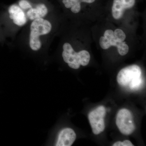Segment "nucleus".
Listing matches in <instances>:
<instances>
[{"instance_id":"nucleus-3","label":"nucleus","mask_w":146,"mask_h":146,"mask_svg":"<svg viewBox=\"0 0 146 146\" xmlns=\"http://www.w3.org/2000/svg\"><path fill=\"white\" fill-rule=\"evenodd\" d=\"M52 29L51 24L46 20L41 18L33 21L31 25L29 45L35 51L39 50L42 46L39 36L46 35L50 32Z\"/></svg>"},{"instance_id":"nucleus-13","label":"nucleus","mask_w":146,"mask_h":146,"mask_svg":"<svg viewBox=\"0 0 146 146\" xmlns=\"http://www.w3.org/2000/svg\"><path fill=\"white\" fill-rule=\"evenodd\" d=\"M96 0H80L81 3L87 4H91L96 2Z\"/></svg>"},{"instance_id":"nucleus-15","label":"nucleus","mask_w":146,"mask_h":146,"mask_svg":"<svg viewBox=\"0 0 146 146\" xmlns=\"http://www.w3.org/2000/svg\"><path fill=\"white\" fill-rule=\"evenodd\" d=\"M113 146H125L123 142H121V141H118L116 142L113 144Z\"/></svg>"},{"instance_id":"nucleus-5","label":"nucleus","mask_w":146,"mask_h":146,"mask_svg":"<svg viewBox=\"0 0 146 146\" xmlns=\"http://www.w3.org/2000/svg\"><path fill=\"white\" fill-rule=\"evenodd\" d=\"M136 0H113L111 7L112 17L115 20L122 18L125 11L133 8Z\"/></svg>"},{"instance_id":"nucleus-11","label":"nucleus","mask_w":146,"mask_h":146,"mask_svg":"<svg viewBox=\"0 0 146 146\" xmlns=\"http://www.w3.org/2000/svg\"><path fill=\"white\" fill-rule=\"evenodd\" d=\"M18 6L23 10H28L32 7L31 3L28 0H20Z\"/></svg>"},{"instance_id":"nucleus-2","label":"nucleus","mask_w":146,"mask_h":146,"mask_svg":"<svg viewBox=\"0 0 146 146\" xmlns=\"http://www.w3.org/2000/svg\"><path fill=\"white\" fill-rule=\"evenodd\" d=\"M62 57L65 63L73 69H78L80 65L86 66L89 64L91 56L86 50L76 52L70 43L66 42L63 46Z\"/></svg>"},{"instance_id":"nucleus-10","label":"nucleus","mask_w":146,"mask_h":146,"mask_svg":"<svg viewBox=\"0 0 146 146\" xmlns=\"http://www.w3.org/2000/svg\"><path fill=\"white\" fill-rule=\"evenodd\" d=\"M143 83V79L142 77L134 79L132 80L129 84V88L131 90H135L138 89L141 86Z\"/></svg>"},{"instance_id":"nucleus-4","label":"nucleus","mask_w":146,"mask_h":146,"mask_svg":"<svg viewBox=\"0 0 146 146\" xmlns=\"http://www.w3.org/2000/svg\"><path fill=\"white\" fill-rule=\"evenodd\" d=\"M142 77V71L138 65H133L121 69L117 76V81L121 86H126L134 79Z\"/></svg>"},{"instance_id":"nucleus-9","label":"nucleus","mask_w":146,"mask_h":146,"mask_svg":"<svg viewBox=\"0 0 146 146\" xmlns=\"http://www.w3.org/2000/svg\"><path fill=\"white\" fill-rule=\"evenodd\" d=\"M62 2L65 8L69 9L74 13L80 12L82 9V3L80 0H62Z\"/></svg>"},{"instance_id":"nucleus-12","label":"nucleus","mask_w":146,"mask_h":146,"mask_svg":"<svg viewBox=\"0 0 146 146\" xmlns=\"http://www.w3.org/2000/svg\"><path fill=\"white\" fill-rule=\"evenodd\" d=\"M97 127L99 130H100L101 132H103L104 131L105 125V123L104 121V118H100L98 121L97 124Z\"/></svg>"},{"instance_id":"nucleus-14","label":"nucleus","mask_w":146,"mask_h":146,"mask_svg":"<svg viewBox=\"0 0 146 146\" xmlns=\"http://www.w3.org/2000/svg\"><path fill=\"white\" fill-rule=\"evenodd\" d=\"M124 143L125 144V146H133L134 145H133V144L130 141H129V140H125L123 141Z\"/></svg>"},{"instance_id":"nucleus-7","label":"nucleus","mask_w":146,"mask_h":146,"mask_svg":"<svg viewBox=\"0 0 146 146\" xmlns=\"http://www.w3.org/2000/svg\"><path fill=\"white\" fill-rule=\"evenodd\" d=\"M9 18L14 24L18 26H23L27 22L26 16L25 12L18 5L13 4L8 9Z\"/></svg>"},{"instance_id":"nucleus-8","label":"nucleus","mask_w":146,"mask_h":146,"mask_svg":"<svg viewBox=\"0 0 146 146\" xmlns=\"http://www.w3.org/2000/svg\"><path fill=\"white\" fill-rule=\"evenodd\" d=\"M48 9L46 5L43 3L37 4L35 7H31L27 12V18L31 21L43 18L47 15Z\"/></svg>"},{"instance_id":"nucleus-6","label":"nucleus","mask_w":146,"mask_h":146,"mask_svg":"<svg viewBox=\"0 0 146 146\" xmlns=\"http://www.w3.org/2000/svg\"><path fill=\"white\" fill-rule=\"evenodd\" d=\"M76 138V135L73 129L70 128H65L59 132L55 146H72Z\"/></svg>"},{"instance_id":"nucleus-1","label":"nucleus","mask_w":146,"mask_h":146,"mask_svg":"<svg viewBox=\"0 0 146 146\" xmlns=\"http://www.w3.org/2000/svg\"><path fill=\"white\" fill-rule=\"evenodd\" d=\"M126 35L124 32L120 29L114 31L107 29L103 36L100 38L99 44L102 49L107 50L112 46L116 47L120 55L125 56L129 51L128 45L125 42Z\"/></svg>"}]
</instances>
